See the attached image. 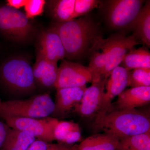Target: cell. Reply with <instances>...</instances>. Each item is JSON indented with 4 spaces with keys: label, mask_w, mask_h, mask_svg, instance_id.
<instances>
[{
    "label": "cell",
    "mask_w": 150,
    "mask_h": 150,
    "mask_svg": "<svg viewBox=\"0 0 150 150\" xmlns=\"http://www.w3.org/2000/svg\"><path fill=\"white\" fill-rule=\"evenodd\" d=\"M64 48L65 59L74 60L89 56L92 48L102 37L99 25L88 16L52 25Z\"/></svg>",
    "instance_id": "cell-1"
},
{
    "label": "cell",
    "mask_w": 150,
    "mask_h": 150,
    "mask_svg": "<svg viewBox=\"0 0 150 150\" xmlns=\"http://www.w3.org/2000/svg\"><path fill=\"white\" fill-rule=\"evenodd\" d=\"M92 126L95 131H103L119 138L149 132L150 120L149 116L136 108H110L104 115L95 118Z\"/></svg>",
    "instance_id": "cell-2"
},
{
    "label": "cell",
    "mask_w": 150,
    "mask_h": 150,
    "mask_svg": "<svg viewBox=\"0 0 150 150\" xmlns=\"http://www.w3.org/2000/svg\"><path fill=\"white\" fill-rule=\"evenodd\" d=\"M0 81L7 88L17 93L31 92L36 88L32 67L27 59L16 57L0 67Z\"/></svg>",
    "instance_id": "cell-3"
},
{
    "label": "cell",
    "mask_w": 150,
    "mask_h": 150,
    "mask_svg": "<svg viewBox=\"0 0 150 150\" xmlns=\"http://www.w3.org/2000/svg\"><path fill=\"white\" fill-rule=\"evenodd\" d=\"M54 102L48 93H43L24 100L2 101L0 116L43 118L52 115Z\"/></svg>",
    "instance_id": "cell-4"
},
{
    "label": "cell",
    "mask_w": 150,
    "mask_h": 150,
    "mask_svg": "<svg viewBox=\"0 0 150 150\" xmlns=\"http://www.w3.org/2000/svg\"><path fill=\"white\" fill-rule=\"evenodd\" d=\"M0 32L18 42H25L34 36L35 29L25 14L8 6H0Z\"/></svg>",
    "instance_id": "cell-5"
},
{
    "label": "cell",
    "mask_w": 150,
    "mask_h": 150,
    "mask_svg": "<svg viewBox=\"0 0 150 150\" xmlns=\"http://www.w3.org/2000/svg\"><path fill=\"white\" fill-rule=\"evenodd\" d=\"M145 2L143 0H109L104 1V11L112 29H129Z\"/></svg>",
    "instance_id": "cell-6"
},
{
    "label": "cell",
    "mask_w": 150,
    "mask_h": 150,
    "mask_svg": "<svg viewBox=\"0 0 150 150\" xmlns=\"http://www.w3.org/2000/svg\"><path fill=\"white\" fill-rule=\"evenodd\" d=\"M3 118L9 127L29 133L37 139L48 143L54 141L53 130L57 118L49 117L40 118L6 117Z\"/></svg>",
    "instance_id": "cell-7"
},
{
    "label": "cell",
    "mask_w": 150,
    "mask_h": 150,
    "mask_svg": "<svg viewBox=\"0 0 150 150\" xmlns=\"http://www.w3.org/2000/svg\"><path fill=\"white\" fill-rule=\"evenodd\" d=\"M93 71L89 67L64 59L58 68L56 88L79 87L95 81Z\"/></svg>",
    "instance_id": "cell-8"
},
{
    "label": "cell",
    "mask_w": 150,
    "mask_h": 150,
    "mask_svg": "<svg viewBox=\"0 0 150 150\" xmlns=\"http://www.w3.org/2000/svg\"><path fill=\"white\" fill-rule=\"evenodd\" d=\"M130 71L121 66L115 67L112 70L110 77L106 81V92L104 93L99 110L95 118L101 117L105 114L111 108L113 99L128 86Z\"/></svg>",
    "instance_id": "cell-9"
},
{
    "label": "cell",
    "mask_w": 150,
    "mask_h": 150,
    "mask_svg": "<svg viewBox=\"0 0 150 150\" xmlns=\"http://www.w3.org/2000/svg\"><path fill=\"white\" fill-rule=\"evenodd\" d=\"M107 80L102 77L93 81L91 85L86 88L80 103L73 111L82 117H95L100 107Z\"/></svg>",
    "instance_id": "cell-10"
},
{
    "label": "cell",
    "mask_w": 150,
    "mask_h": 150,
    "mask_svg": "<svg viewBox=\"0 0 150 150\" xmlns=\"http://www.w3.org/2000/svg\"><path fill=\"white\" fill-rule=\"evenodd\" d=\"M140 44L141 42L133 34L127 36L124 33H120L110 50L101 73V77L107 79L112 70L121 64L125 55L134 46Z\"/></svg>",
    "instance_id": "cell-11"
},
{
    "label": "cell",
    "mask_w": 150,
    "mask_h": 150,
    "mask_svg": "<svg viewBox=\"0 0 150 150\" xmlns=\"http://www.w3.org/2000/svg\"><path fill=\"white\" fill-rule=\"evenodd\" d=\"M38 52L48 61L57 63L65 58L66 53L60 36L51 27L43 31L39 37Z\"/></svg>",
    "instance_id": "cell-12"
},
{
    "label": "cell",
    "mask_w": 150,
    "mask_h": 150,
    "mask_svg": "<svg viewBox=\"0 0 150 150\" xmlns=\"http://www.w3.org/2000/svg\"><path fill=\"white\" fill-rule=\"evenodd\" d=\"M86 88V86H84L56 88L54 110L52 115L54 117H62L74 110L80 103Z\"/></svg>",
    "instance_id": "cell-13"
},
{
    "label": "cell",
    "mask_w": 150,
    "mask_h": 150,
    "mask_svg": "<svg viewBox=\"0 0 150 150\" xmlns=\"http://www.w3.org/2000/svg\"><path fill=\"white\" fill-rule=\"evenodd\" d=\"M120 33L111 35L106 39L101 37L92 48L89 54V67L93 71L95 81L101 77V73L112 46L118 39Z\"/></svg>",
    "instance_id": "cell-14"
},
{
    "label": "cell",
    "mask_w": 150,
    "mask_h": 150,
    "mask_svg": "<svg viewBox=\"0 0 150 150\" xmlns=\"http://www.w3.org/2000/svg\"><path fill=\"white\" fill-rule=\"evenodd\" d=\"M58 68L57 63L48 61L38 52L36 61L32 67L36 85H38L46 88L55 86L58 76Z\"/></svg>",
    "instance_id": "cell-15"
},
{
    "label": "cell",
    "mask_w": 150,
    "mask_h": 150,
    "mask_svg": "<svg viewBox=\"0 0 150 150\" xmlns=\"http://www.w3.org/2000/svg\"><path fill=\"white\" fill-rule=\"evenodd\" d=\"M150 101V86L131 88L124 90L118 96L115 109H134L148 104Z\"/></svg>",
    "instance_id": "cell-16"
},
{
    "label": "cell",
    "mask_w": 150,
    "mask_h": 150,
    "mask_svg": "<svg viewBox=\"0 0 150 150\" xmlns=\"http://www.w3.org/2000/svg\"><path fill=\"white\" fill-rule=\"evenodd\" d=\"M129 30H133V35L141 43L150 48V1L145 2Z\"/></svg>",
    "instance_id": "cell-17"
},
{
    "label": "cell",
    "mask_w": 150,
    "mask_h": 150,
    "mask_svg": "<svg viewBox=\"0 0 150 150\" xmlns=\"http://www.w3.org/2000/svg\"><path fill=\"white\" fill-rule=\"evenodd\" d=\"M53 136L54 141L59 143L72 145L80 141L81 132L78 123L57 120L53 130Z\"/></svg>",
    "instance_id": "cell-18"
},
{
    "label": "cell",
    "mask_w": 150,
    "mask_h": 150,
    "mask_svg": "<svg viewBox=\"0 0 150 150\" xmlns=\"http://www.w3.org/2000/svg\"><path fill=\"white\" fill-rule=\"evenodd\" d=\"M119 138L111 134L103 133L87 138L78 145L79 150H116Z\"/></svg>",
    "instance_id": "cell-19"
},
{
    "label": "cell",
    "mask_w": 150,
    "mask_h": 150,
    "mask_svg": "<svg viewBox=\"0 0 150 150\" xmlns=\"http://www.w3.org/2000/svg\"><path fill=\"white\" fill-rule=\"evenodd\" d=\"M35 140V137L29 133L8 126L0 150H26Z\"/></svg>",
    "instance_id": "cell-20"
},
{
    "label": "cell",
    "mask_w": 150,
    "mask_h": 150,
    "mask_svg": "<svg viewBox=\"0 0 150 150\" xmlns=\"http://www.w3.org/2000/svg\"><path fill=\"white\" fill-rule=\"evenodd\" d=\"M121 67L131 71L137 69H150V52L146 47L133 48L125 55Z\"/></svg>",
    "instance_id": "cell-21"
},
{
    "label": "cell",
    "mask_w": 150,
    "mask_h": 150,
    "mask_svg": "<svg viewBox=\"0 0 150 150\" xmlns=\"http://www.w3.org/2000/svg\"><path fill=\"white\" fill-rule=\"evenodd\" d=\"M75 0H56L49 2L50 15L55 22H64L72 20Z\"/></svg>",
    "instance_id": "cell-22"
},
{
    "label": "cell",
    "mask_w": 150,
    "mask_h": 150,
    "mask_svg": "<svg viewBox=\"0 0 150 150\" xmlns=\"http://www.w3.org/2000/svg\"><path fill=\"white\" fill-rule=\"evenodd\" d=\"M118 148L121 150H150V131L119 138Z\"/></svg>",
    "instance_id": "cell-23"
},
{
    "label": "cell",
    "mask_w": 150,
    "mask_h": 150,
    "mask_svg": "<svg viewBox=\"0 0 150 150\" xmlns=\"http://www.w3.org/2000/svg\"><path fill=\"white\" fill-rule=\"evenodd\" d=\"M128 86H150V69H137L130 71Z\"/></svg>",
    "instance_id": "cell-24"
},
{
    "label": "cell",
    "mask_w": 150,
    "mask_h": 150,
    "mask_svg": "<svg viewBox=\"0 0 150 150\" xmlns=\"http://www.w3.org/2000/svg\"><path fill=\"white\" fill-rule=\"evenodd\" d=\"M100 3L98 0H75L72 20L86 16L93 9L98 8Z\"/></svg>",
    "instance_id": "cell-25"
},
{
    "label": "cell",
    "mask_w": 150,
    "mask_h": 150,
    "mask_svg": "<svg viewBox=\"0 0 150 150\" xmlns=\"http://www.w3.org/2000/svg\"><path fill=\"white\" fill-rule=\"evenodd\" d=\"M46 3L44 0H27L24 6L26 17L29 19L41 15L44 11Z\"/></svg>",
    "instance_id": "cell-26"
},
{
    "label": "cell",
    "mask_w": 150,
    "mask_h": 150,
    "mask_svg": "<svg viewBox=\"0 0 150 150\" xmlns=\"http://www.w3.org/2000/svg\"><path fill=\"white\" fill-rule=\"evenodd\" d=\"M47 150H79L78 145H68L59 143H50Z\"/></svg>",
    "instance_id": "cell-27"
},
{
    "label": "cell",
    "mask_w": 150,
    "mask_h": 150,
    "mask_svg": "<svg viewBox=\"0 0 150 150\" xmlns=\"http://www.w3.org/2000/svg\"><path fill=\"white\" fill-rule=\"evenodd\" d=\"M50 143L42 140L35 139L26 150H47Z\"/></svg>",
    "instance_id": "cell-28"
},
{
    "label": "cell",
    "mask_w": 150,
    "mask_h": 150,
    "mask_svg": "<svg viewBox=\"0 0 150 150\" xmlns=\"http://www.w3.org/2000/svg\"><path fill=\"white\" fill-rule=\"evenodd\" d=\"M6 1L7 6L18 10L22 7L24 6L27 0H8Z\"/></svg>",
    "instance_id": "cell-29"
},
{
    "label": "cell",
    "mask_w": 150,
    "mask_h": 150,
    "mask_svg": "<svg viewBox=\"0 0 150 150\" xmlns=\"http://www.w3.org/2000/svg\"><path fill=\"white\" fill-rule=\"evenodd\" d=\"M8 127L6 124L0 121V149L4 142Z\"/></svg>",
    "instance_id": "cell-30"
},
{
    "label": "cell",
    "mask_w": 150,
    "mask_h": 150,
    "mask_svg": "<svg viewBox=\"0 0 150 150\" xmlns=\"http://www.w3.org/2000/svg\"><path fill=\"white\" fill-rule=\"evenodd\" d=\"M2 102V101L1 100V98H0V106H1V104Z\"/></svg>",
    "instance_id": "cell-31"
},
{
    "label": "cell",
    "mask_w": 150,
    "mask_h": 150,
    "mask_svg": "<svg viewBox=\"0 0 150 150\" xmlns=\"http://www.w3.org/2000/svg\"><path fill=\"white\" fill-rule=\"evenodd\" d=\"M120 150V149H118V148H117V150Z\"/></svg>",
    "instance_id": "cell-32"
}]
</instances>
